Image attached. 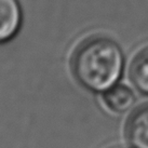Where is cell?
Returning a JSON list of instances; mask_svg holds the SVG:
<instances>
[{
    "label": "cell",
    "instance_id": "obj_2",
    "mask_svg": "<svg viewBox=\"0 0 148 148\" xmlns=\"http://www.w3.org/2000/svg\"><path fill=\"white\" fill-rule=\"evenodd\" d=\"M23 23L20 0H0V45L16 36Z\"/></svg>",
    "mask_w": 148,
    "mask_h": 148
},
{
    "label": "cell",
    "instance_id": "obj_5",
    "mask_svg": "<svg viewBox=\"0 0 148 148\" xmlns=\"http://www.w3.org/2000/svg\"><path fill=\"white\" fill-rule=\"evenodd\" d=\"M132 82L145 94H148V48L137 54L130 68Z\"/></svg>",
    "mask_w": 148,
    "mask_h": 148
},
{
    "label": "cell",
    "instance_id": "obj_1",
    "mask_svg": "<svg viewBox=\"0 0 148 148\" xmlns=\"http://www.w3.org/2000/svg\"><path fill=\"white\" fill-rule=\"evenodd\" d=\"M124 56L119 45L104 36H93L79 45L73 56L75 77L84 88L105 92L121 77Z\"/></svg>",
    "mask_w": 148,
    "mask_h": 148
},
{
    "label": "cell",
    "instance_id": "obj_3",
    "mask_svg": "<svg viewBox=\"0 0 148 148\" xmlns=\"http://www.w3.org/2000/svg\"><path fill=\"white\" fill-rule=\"evenodd\" d=\"M127 134L133 147L148 148V106L133 114L127 122Z\"/></svg>",
    "mask_w": 148,
    "mask_h": 148
},
{
    "label": "cell",
    "instance_id": "obj_4",
    "mask_svg": "<svg viewBox=\"0 0 148 148\" xmlns=\"http://www.w3.org/2000/svg\"><path fill=\"white\" fill-rule=\"evenodd\" d=\"M104 101L111 110L123 112L133 105L135 96L131 89L125 86H114L105 91Z\"/></svg>",
    "mask_w": 148,
    "mask_h": 148
}]
</instances>
